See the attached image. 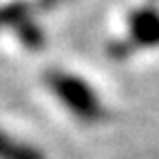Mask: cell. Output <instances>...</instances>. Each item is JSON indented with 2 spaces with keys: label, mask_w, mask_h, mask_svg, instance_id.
I'll return each instance as SVG.
<instances>
[{
  "label": "cell",
  "mask_w": 159,
  "mask_h": 159,
  "mask_svg": "<svg viewBox=\"0 0 159 159\" xmlns=\"http://www.w3.org/2000/svg\"><path fill=\"white\" fill-rule=\"evenodd\" d=\"M47 85L53 91V96L81 121L93 123L104 117V106L96 91L79 76L55 70L47 74Z\"/></svg>",
  "instance_id": "cell-1"
},
{
  "label": "cell",
  "mask_w": 159,
  "mask_h": 159,
  "mask_svg": "<svg viewBox=\"0 0 159 159\" xmlns=\"http://www.w3.org/2000/svg\"><path fill=\"white\" fill-rule=\"evenodd\" d=\"M0 24L13 28L28 49H40V47H43V32H40L36 28V24L30 19L28 7H25L24 2L7 4V7L0 11Z\"/></svg>",
  "instance_id": "cell-2"
},
{
  "label": "cell",
  "mask_w": 159,
  "mask_h": 159,
  "mask_svg": "<svg viewBox=\"0 0 159 159\" xmlns=\"http://www.w3.org/2000/svg\"><path fill=\"white\" fill-rule=\"evenodd\" d=\"M129 36L136 47H159V13L140 9L129 17Z\"/></svg>",
  "instance_id": "cell-3"
},
{
  "label": "cell",
  "mask_w": 159,
  "mask_h": 159,
  "mask_svg": "<svg viewBox=\"0 0 159 159\" xmlns=\"http://www.w3.org/2000/svg\"><path fill=\"white\" fill-rule=\"evenodd\" d=\"M0 159H45V153L34 144L17 140L0 129Z\"/></svg>",
  "instance_id": "cell-4"
}]
</instances>
